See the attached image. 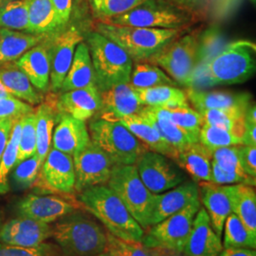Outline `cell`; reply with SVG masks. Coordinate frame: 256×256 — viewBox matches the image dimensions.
<instances>
[{
  "label": "cell",
  "mask_w": 256,
  "mask_h": 256,
  "mask_svg": "<svg viewBox=\"0 0 256 256\" xmlns=\"http://www.w3.org/2000/svg\"><path fill=\"white\" fill-rule=\"evenodd\" d=\"M36 154V114L30 112L22 117L16 164Z\"/></svg>",
  "instance_id": "42"
},
{
  "label": "cell",
  "mask_w": 256,
  "mask_h": 256,
  "mask_svg": "<svg viewBox=\"0 0 256 256\" xmlns=\"http://www.w3.org/2000/svg\"><path fill=\"white\" fill-rule=\"evenodd\" d=\"M0 82L10 96L28 104H39L42 97L16 64H4L0 68Z\"/></svg>",
  "instance_id": "30"
},
{
  "label": "cell",
  "mask_w": 256,
  "mask_h": 256,
  "mask_svg": "<svg viewBox=\"0 0 256 256\" xmlns=\"http://www.w3.org/2000/svg\"><path fill=\"white\" fill-rule=\"evenodd\" d=\"M95 30L122 48L132 60L140 62L148 60L180 36L184 30L120 26L99 20L95 24Z\"/></svg>",
  "instance_id": "3"
},
{
  "label": "cell",
  "mask_w": 256,
  "mask_h": 256,
  "mask_svg": "<svg viewBox=\"0 0 256 256\" xmlns=\"http://www.w3.org/2000/svg\"><path fill=\"white\" fill-rule=\"evenodd\" d=\"M124 128L142 142L148 150L158 152L172 158L174 162L176 152L162 137L153 124L140 114H134L117 120Z\"/></svg>",
  "instance_id": "27"
},
{
  "label": "cell",
  "mask_w": 256,
  "mask_h": 256,
  "mask_svg": "<svg viewBox=\"0 0 256 256\" xmlns=\"http://www.w3.org/2000/svg\"><path fill=\"white\" fill-rule=\"evenodd\" d=\"M80 192L79 202L84 208L100 220L110 234L126 241L142 242L144 230L108 185L93 186Z\"/></svg>",
  "instance_id": "2"
},
{
  "label": "cell",
  "mask_w": 256,
  "mask_h": 256,
  "mask_svg": "<svg viewBox=\"0 0 256 256\" xmlns=\"http://www.w3.org/2000/svg\"><path fill=\"white\" fill-rule=\"evenodd\" d=\"M223 246L227 248H256V238L252 236L238 216L230 212L224 223Z\"/></svg>",
  "instance_id": "39"
},
{
  "label": "cell",
  "mask_w": 256,
  "mask_h": 256,
  "mask_svg": "<svg viewBox=\"0 0 256 256\" xmlns=\"http://www.w3.org/2000/svg\"><path fill=\"white\" fill-rule=\"evenodd\" d=\"M41 162L36 154L16 165L10 174V184L16 190H25L36 182L41 169Z\"/></svg>",
  "instance_id": "43"
},
{
  "label": "cell",
  "mask_w": 256,
  "mask_h": 256,
  "mask_svg": "<svg viewBox=\"0 0 256 256\" xmlns=\"http://www.w3.org/2000/svg\"><path fill=\"white\" fill-rule=\"evenodd\" d=\"M54 8L60 27L66 26L72 14L74 0H50Z\"/></svg>",
  "instance_id": "54"
},
{
  "label": "cell",
  "mask_w": 256,
  "mask_h": 256,
  "mask_svg": "<svg viewBox=\"0 0 256 256\" xmlns=\"http://www.w3.org/2000/svg\"><path fill=\"white\" fill-rule=\"evenodd\" d=\"M198 189L200 200L210 218L212 228L221 238L224 223L232 212L228 187L210 182H200Z\"/></svg>",
  "instance_id": "22"
},
{
  "label": "cell",
  "mask_w": 256,
  "mask_h": 256,
  "mask_svg": "<svg viewBox=\"0 0 256 256\" xmlns=\"http://www.w3.org/2000/svg\"><path fill=\"white\" fill-rule=\"evenodd\" d=\"M198 200H200L198 183L194 180L184 182L166 192L154 194L150 227L182 210Z\"/></svg>",
  "instance_id": "17"
},
{
  "label": "cell",
  "mask_w": 256,
  "mask_h": 256,
  "mask_svg": "<svg viewBox=\"0 0 256 256\" xmlns=\"http://www.w3.org/2000/svg\"><path fill=\"white\" fill-rule=\"evenodd\" d=\"M178 9L192 14L198 19L205 14L212 0H164Z\"/></svg>",
  "instance_id": "51"
},
{
  "label": "cell",
  "mask_w": 256,
  "mask_h": 256,
  "mask_svg": "<svg viewBox=\"0 0 256 256\" xmlns=\"http://www.w3.org/2000/svg\"><path fill=\"white\" fill-rule=\"evenodd\" d=\"M22 128V118L14 122L9 142L0 160V196L10 191L9 174L16 164L18 154L19 140Z\"/></svg>",
  "instance_id": "38"
},
{
  "label": "cell",
  "mask_w": 256,
  "mask_h": 256,
  "mask_svg": "<svg viewBox=\"0 0 256 256\" xmlns=\"http://www.w3.org/2000/svg\"><path fill=\"white\" fill-rule=\"evenodd\" d=\"M243 146H256V106L252 102L245 113V132L242 137Z\"/></svg>",
  "instance_id": "52"
},
{
  "label": "cell",
  "mask_w": 256,
  "mask_h": 256,
  "mask_svg": "<svg viewBox=\"0 0 256 256\" xmlns=\"http://www.w3.org/2000/svg\"><path fill=\"white\" fill-rule=\"evenodd\" d=\"M9 1H12V0H0V6L5 4V3H7V2H9Z\"/></svg>",
  "instance_id": "59"
},
{
  "label": "cell",
  "mask_w": 256,
  "mask_h": 256,
  "mask_svg": "<svg viewBox=\"0 0 256 256\" xmlns=\"http://www.w3.org/2000/svg\"><path fill=\"white\" fill-rule=\"evenodd\" d=\"M232 212L236 214L252 236L256 238V194L246 184L227 185Z\"/></svg>",
  "instance_id": "28"
},
{
  "label": "cell",
  "mask_w": 256,
  "mask_h": 256,
  "mask_svg": "<svg viewBox=\"0 0 256 256\" xmlns=\"http://www.w3.org/2000/svg\"><path fill=\"white\" fill-rule=\"evenodd\" d=\"M254 72V45L246 41L234 42L224 46L196 68L192 88L241 84L248 80Z\"/></svg>",
  "instance_id": "1"
},
{
  "label": "cell",
  "mask_w": 256,
  "mask_h": 256,
  "mask_svg": "<svg viewBox=\"0 0 256 256\" xmlns=\"http://www.w3.org/2000/svg\"><path fill=\"white\" fill-rule=\"evenodd\" d=\"M245 110H208L200 112L203 124L225 129L238 137L245 132Z\"/></svg>",
  "instance_id": "36"
},
{
  "label": "cell",
  "mask_w": 256,
  "mask_h": 256,
  "mask_svg": "<svg viewBox=\"0 0 256 256\" xmlns=\"http://www.w3.org/2000/svg\"><path fill=\"white\" fill-rule=\"evenodd\" d=\"M108 186L144 230L150 228L154 194L142 182L136 165H114Z\"/></svg>",
  "instance_id": "6"
},
{
  "label": "cell",
  "mask_w": 256,
  "mask_h": 256,
  "mask_svg": "<svg viewBox=\"0 0 256 256\" xmlns=\"http://www.w3.org/2000/svg\"><path fill=\"white\" fill-rule=\"evenodd\" d=\"M45 34H32L8 28H0V64L16 61L28 50L38 45Z\"/></svg>",
  "instance_id": "29"
},
{
  "label": "cell",
  "mask_w": 256,
  "mask_h": 256,
  "mask_svg": "<svg viewBox=\"0 0 256 256\" xmlns=\"http://www.w3.org/2000/svg\"><path fill=\"white\" fill-rule=\"evenodd\" d=\"M136 92L140 101L144 106L162 108L189 104L186 92L174 86H158L149 88L136 90Z\"/></svg>",
  "instance_id": "34"
},
{
  "label": "cell",
  "mask_w": 256,
  "mask_h": 256,
  "mask_svg": "<svg viewBox=\"0 0 256 256\" xmlns=\"http://www.w3.org/2000/svg\"><path fill=\"white\" fill-rule=\"evenodd\" d=\"M218 256H256L254 248H227L221 250Z\"/></svg>",
  "instance_id": "56"
},
{
  "label": "cell",
  "mask_w": 256,
  "mask_h": 256,
  "mask_svg": "<svg viewBox=\"0 0 256 256\" xmlns=\"http://www.w3.org/2000/svg\"><path fill=\"white\" fill-rule=\"evenodd\" d=\"M30 104L12 96L0 97V119H21L32 111Z\"/></svg>",
  "instance_id": "48"
},
{
  "label": "cell",
  "mask_w": 256,
  "mask_h": 256,
  "mask_svg": "<svg viewBox=\"0 0 256 256\" xmlns=\"http://www.w3.org/2000/svg\"><path fill=\"white\" fill-rule=\"evenodd\" d=\"M90 136L114 165H132L147 147L118 120H96L90 122Z\"/></svg>",
  "instance_id": "7"
},
{
  "label": "cell",
  "mask_w": 256,
  "mask_h": 256,
  "mask_svg": "<svg viewBox=\"0 0 256 256\" xmlns=\"http://www.w3.org/2000/svg\"><path fill=\"white\" fill-rule=\"evenodd\" d=\"M149 108L158 115L171 120L174 124L183 129L190 138L192 144L198 142L200 132L203 124V118L202 114L192 108L189 104L172 106Z\"/></svg>",
  "instance_id": "31"
},
{
  "label": "cell",
  "mask_w": 256,
  "mask_h": 256,
  "mask_svg": "<svg viewBox=\"0 0 256 256\" xmlns=\"http://www.w3.org/2000/svg\"><path fill=\"white\" fill-rule=\"evenodd\" d=\"M198 34L174 38L152 55L148 59L149 63L160 68L174 82L192 88L198 66Z\"/></svg>",
  "instance_id": "8"
},
{
  "label": "cell",
  "mask_w": 256,
  "mask_h": 256,
  "mask_svg": "<svg viewBox=\"0 0 256 256\" xmlns=\"http://www.w3.org/2000/svg\"><path fill=\"white\" fill-rule=\"evenodd\" d=\"M252 3H256V0H250Z\"/></svg>",
  "instance_id": "62"
},
{
  "label": "cell",
  "mask_w": 256,
  "mask_h": 256,
  "mask_svg": "<svg viewBox=\"0 0 256 256\" xmlns=\"http://www.w3.org/2000/svg\"><path fill=\"white\" fill-rule=\"evenodd\" d=\"M52 135V147L68 155L74 156L88 146L92 140L84 120L61 113Z\"/></svg>",
  "instance_id": "21"
},
{
  "label": "cell",
  "mask_w": 256,
  "mask_h": 256,
  "mask_svg": "<svg viewBox=\"0 0 256 256\" xmlns=\"http://www.w3.org/2000/svg\"><path fill=\"white\" fill-rule=\"evenodd\" d=\"M223 48V36L218 30L212 28L206 30L204 32L198 34V68L216 54Z\"/></svg>",
  "instance_id": "46"
},
{
  "label": "cell",
  "mask_w": 256,
  "mask_h": 256,
  "mask_svg": "<svg viewBox=\"0 0 256 256\" xmlns=\"http://www.w3.org/2000/svg\"><path fill=\"white\" fill-rule=\"evenodd\" d=\"M108 256V254H106V252H102V254H99V256Z\"/></svg>",
  "instance_id": "61"
},
{
  "label": "cell",
  "mask_w": 256,
  "mask_h": 256,
  "mask_svg": "<svg viewBox=\"0 0 256 256\" xmlns=\"http://www.w3.org/2000/svg\"><path fill=\"white\" fill-rule=\"evenodd\" d=\"M221 250V238L212 228L210 218L205 208L200 206L194 216L183 254L186 256H218Z\"/></svg>",
  "instance_id": "19"
},
{
  "label": "cell",
  "mask_w": 256,
  "mask_h": 256,
  "mask_svg": "<svg viewBox=\"0 0 256 256\" xmlns=\"http://www.w3.org/2000/svg\"><path fill=\"white\" fill-rule=\"evenodd\" d=\"M28 0H12L0 6V28L27 32Z\"/></svg>",
  "instance_id": "40"
},
{
  "label": "cell",
  "mask_w": 256,
  "mask_h": 256,
  "mask_svg": "<svg viewBox=\"0 0 256 256\" xmlns=\"http://www.w3.org/2000/svg\"><path fill=\"white\" fill-rule=\"evenodd\" d=\"M84 1V0H74V2H75V4H77V5H81Z\"/></svg>",
  "instance_id": "58"
},
{
  "label": "cell",
  "mask_w": 256,
  "mask_h": 256,
  "mask_svg": "<svg viewBox=\"0 0 256 256\" xmlns=\"http://www.w3.org/2000/svg\"><path fill=\"white\" fill-rule=\"evenodd\" d=\"M75 210L72 202L54 194H28L18 204L20 216L45 223L60 220Z\"/></svg>",
  "instance_id": "15"
},
{
  "label": "cell",
  "mask_w": 256,
  "mask_h": 256,
  "mask_svg": "<svg viewBox=\"0 0 256 256\" xmlns=\"http://www.w3.org/2000/svg\"><path fill=\"white\" fill-rule=\"evenodd\" d=\"M82 41V36L75 27L70 28L55 37L52 46L50 48V82L52 92L61 90L64 77L72 63L76 46Z\"/></svg>",
  "instance_id": "14"
},
{
  "label": "cell",
  "mask_w": 256,
  "mask_h": 256,
  "mask_svg": "<svg viewBox=\"0 0 256 256\" xmlns=\"http://www.w3.org/2000/svg\"><path fill=\"white\" fill-rule=\"evenodd\" d=\"M36 186L42 190L58 194L75 191V171L72 156L50 148L40 169Z\"/></svg>",
  "instance_id": "13"
},
{
  "label": "cell",
  "mask_w": 256,
  "mask_h": 256,
  "mask_svg": "<svg viewBox=\"0 0 256 256\" xmlns=\"http://www.w3.org/2000/svg\"><path fill=\"white\" fill-rule=\"evenodd\" d=\"M186 96L194 110L202 112L208 110H247L252 102L250 94L246 92L226 90H202L198 88H187Z\"/></svg>",
  "instance_id": "20"
},
{
  "label": "cell",
  "mask_w": 256,
  "mask_h": 256,
  "mask_svg": "<svg viewBox=\"0 0 256 256\" xmlns=\"http://www.w3.org/2000/svg\"><path fill=\"white\" fill-rule=\"evenodd\" d=\"M101 106V92L97 86L64 92L57 102L61 113L84 122L100 111Z\"/></svg>",
  "instance_id": "23"
},
{
  "label": "cell",
  "mask_w": 256,
  "mask_h": 256,
  "mask_svg": "<svg viewBox=\"0 0 256 256\" xmlns=\"http://www.w3.org/2000/svg\"><path fill=\"white\" fill-rule=\"evenodd\" d=\"M16 120L0 119V160L9 142L12 126Z\"/></svg>",
  "instance_id": "55"
},
{
  "label": "cell",
  "mask_w": 256,
  "mask_h": 256,
  "mask_svg": "<svg viewBox=\"0 0 256 256\" xmlns=\"http://www.w3.org/2000/svg\"><path fill=\"white\" fill-rule=\"evenodd\" d=\"M1 223H2V216H1V212H0V229H1Z\"/></svg>",
  "instance_id": "60"
},
{
  "label": "cell",
  "mask_w": 256,
  "mask_h": 256,
  "mask_svg": "<svg viewBox=\"0 0 256 256\" xmlns=\"http://www.w3.org/2000/svg\"><path fill=\"white\" fill-rule=\"evenodd\" d=\"M238 153L240 164L244 172L256 178V146H238Z\"/></svg>",
  "instance_id": "53"
},
{
  "label": "cell",
  "mask_w": 256,
  "mask_h": 256,
  "mask_svg": "<svg viewBox=\"0 0 256 256\" xmlns=\"http://www.w3.org/2000/svg\"><path fill=\"white\" fill-rule=\"evenodd\" d=\"M144 0H88L92 12L99 20H106L134 9Z\"/></svg>",
  "instance_id": "45"
},
{
  "label": "cell",
  "mask_w": 256,
  "mask_h": 256,
  "mask_svg": "<svg viewBox=\"0 0 256 256\" xmlns=\"http://www.w3.org/2000/svg\"><path fill=\"white\" fill-rule=\"evenodd\" d=\"M174 162L196 182H210L212 151L200 142L190 144L178 152Z\"/></svg>",
  "instance_id": "25"
},
{
  "label": "cell",
  "mask_w": 256,
  "mask_h": 256,
  "mask_svg": "<svg viewBox=\"0 0 256 256\" xmlns=\"http://www.w3.org/2000/svg\"><path fill=\"white\" fill-rule=\"evenodd\" d=\"M90 86H97L95 72L88 46L82 41L76 46L72 63L60 90L70 92Z\"/></svg>",
  "instance_id": "26"
},
{
  "label": "cell",
  "mask_w": 256,
  "mask_h": 256,
  "mask_svg": "<svg viewBox=\"0 0 256 256\" xmlns=\"http://www.w3.org/2000/svg\"><path fill=\"white\" fill-rule=\"evenodd\" d=\"M28 14L27 32L46 34L60 27L50 0H28Z\"/></svg>",
  "instance_id": "32"
},
{
  "label": "cell",
  "mask_w": 256,
  "mask_h": 256,
  "mask_svg": "<svg viewBox=\"0 0 256 256\" xmlns=\"http://www.w3.org/2000/svg\"><path fill=\"white\" fill-rule=\"evenodd\" d=\"M155 250L156 256H186L183 252H178L173 250H165L160 248H153Z\"/></svg>",
  "instance_id": "57"
},
{
  "label": "cell",
  "mask_w": 256,
  "mask_h": 256,
  "mask_svg": "<svg viewBox=\"0 0 256 256\" xmlns=\"http://www.w3.org/2000/svg\"><path fill=\"white\" fill-rule=\"evenodd\" d=\"M72 214L62 218L52 234L64 254L97 256L104 252L108 234L94 220Z\"/></svg>",
  "instance_id": "4"
},
{
  "label": "cell",
  "mask_w": 256,
  "mask_h": 256,
  "mask_svg": "<svg viewBox=\"0 0 256 256\" xmlns=\"http://www.w3.org/2000/svg\"><path fill=\"white\" fill-rule=\"evenodd\" d=\"M56 110L50 102L42 104L36 114V155L41 164L46 160V155L52 148V133L56 120Z\"/></svg>",
  "instance_id": "35"
},
{
  "label": "cell",
  "mask_w": 256,
  "mask_h": 256,
  "mask_svg": "<svg viewBox=\"0 0 256 256\" xmlns=\"http://www.w3.org/2000/svg\"><path fill=\"white\" fill-rule=\"evenodd\" d=\"M75 171V191L97 185H106L110 180L112 167L110 158L92 142L80 152L72 156Z\"/></svg>",
  "instance_id": "12"
},
{
  "label": "cell",
  "mask_w": 256,
  "mask_h": 256,
  "mask_svg": "<svg viewBox=\"0 0 256 256\" xmlns=\"http://www.w3.org/2000/svg\"><path fill=\"white\" fill-rule=\"evenodd\" d=\"M212 160L227 172L236 173V174H240L243 176H250L244 172L241 164H240L238 146L220 147V148L212 150Z\"/></svg>",
  "instance_id": "47"
},
{
  "label": "cell",
  "mask_w": 256,
  "mask_h": 256,
  "mask_svg": "<svg viewBox=\"0 0 256 256\" xmlns=\"http://www.w3.org/2000/svg\"><path fill=\"white\" fill-rule=\"evenodd\" d=\"M155 126L160 135L164 138L169 146L178 153L183 148L192 144L187 133L171 120L158 115L149 106H144L138 113Z\"/></svg>",
  "instance_id": "33"
},
{
  "label": "cell",
  "mask_w": 256,
  "mask_h": 256,
  "mask_svg": "<svg viewBox=\"0 0 256 256\" xmlns=\"http://www.w3.org/2000/svg\"><path fill=\"white\" fill-rule=\"evenodd\" d=\"M198 142L210 151L220 147L236 146L243 144L242 138L232 132L206 124H203L200 128Z\"/></svg>",
  "instance_id": "41"
},
{
  "label": "cell",
  "mask_w": 256,
  "mask_h": 256,
  "mask_svg": "<svg viewBox=\"0 0 256 256\" xmlns=\"http://www.w3.org/2000/svg\"><path fill=\"white\" fill-rule=\"evenodd\" d=\"M104 252L110 256H156L153 248L146 247L142 242L126 241L108 234Z\"/></svg>",
  "instance_id": "44"
},
{
  "label": "cell",
  "mask_w": 256,
  "mask_h": 256,
  "mask_svg": "<svg viewBox=\"0 0 256 256\" xmlns=\"http://www.w3.org/2000/svg\"><path fill=\"white\" fill-rule=\"evenodd\" d=\"M196 18L164 0H144L134 9L106 20V23L151 28H182L192 25Z\"/></svg>",
  "instance_id": "9"
},
{
  "label": "cell",
  "mask_w": 256,
  "mask_h": 256,
  "mask_svg": "<svg viewBox=\"0 0 256 256\" xmlns=\"http://www.w3.org/2000/svg\"><path fill=\"white\" fill-rule=\"evenodd\" d=\"M129 84L136 90L149 88L158 86H174L176 82L156 64L149 62H137L132 68Z\"/></svg>",
  "instance_id": "37"
},
{
  "label": "cell",
  "mask_w": 256,
  "mask_h": 256,
  "mask_svg": "<svg viewBox=\"0 0 256 256\" xmlns=\"http://www.w3.org/2000/svg\"><path fill=\"white\" fill-rule=\"evenodd\" d=\"M200 208V200H194L182 210L151 226L144 232L142 243L146 247L183 252Z\"/></svg>",
  "instance_id": "10"
},
{
  "label": "cell",
  "mask_w": 256,
  "mask_h": 256,
  "mask_svg": "<svg viewBox=\"0 0 256 256\" xmlns=\"http://www.w3.org/2000/svg\"><path fill=\"white\" fill-rule=\"evenodd\" d=\"M52 234L48 223L23 216L10 220L0 229V240L4 244L20 247H36Z\"/></svg>",
  "instance_id": "16"
},
{
  "label": "cell",
  "mask_w": 256,
  "mask_h": 256,
  "mask_svg": "<svg viewBox=\"0 0 256 256\" xmlns=\"http://www.w3.org/2000/svg\"><path fill=\"white\" fill-rule=\"evenodd\" d=\"M86 45L92 56L96 84L100 92L129 82L133 62L122 48L97 32L88 34Z\"/></svg>",
  "instance_id": "5"
},
{
  "label": "cell",
  "mask_w": 256,
  "mask_h": 256,
  "mask_svg": "<svg viewBox=\"0 0 256 256\" xmlns=\"http://www.w3.org/2000/svg\"><path fill=\"white\" fill-rule=\"evenodd\" d=\"M210 182L218 185H234V184H246L256 186V178L250 176H243L236 173H230L223 170L221 167L212 160V174Z\"/></svg>",
  "instance_id": "49"
},
{
  "label": "cell",
  "mask_w": 256,
  "mask_h": 256,
  "mask_svg": "<svg viewBox=\"0 0 256 256\" xmlns=\"http://www.w3.org/2000/svg\"><path fill=\"white\" fill-rule=\"evenodd\" d=\"M142 182L153 194L171 190L186 180V174L166 156L146 150L135 164Z\"/></svg>",
  "instance_id": "11"
},
{
  "label": "cell",
  "mask_w": 256,
  "mask_h": 256,
  "mask_svg": "<svg viewBox=\"0 0 256 256\" xmlns=\"http://www.w3.org/2000/svg\"><path fill=\"white\" fill-rule=\"evenodd\" d=\"M16 64L26 74L37 90L46 92L48 88L50 77V48L38 44L22 55Z\"/></svg>",
  "instance_id": "24"
},
{
  "label": "cell",
  "mask_w": 256,
  "mask_h": 256,
  "mask_svg": "<svg viewBox=\"0 0 256 256\" xmlns=\"http://www.w3.org/2000/svg\"><path fill=\"white\" fill-rule=\"evenodd\" d=\"M0 256H52V250L48 245L43 243L36 247L0 244Z\"/></svg>",
  "instance_id": "50"
},
{
  "label": "cell",
  "mask_w": 256,
  "mask_h": 256,
  "mask_svg": "<svg viewBox=\"0 0 256 256\" xmlns=\"http://www.w3.org/2000/svg\"><path fill=\"white\" fill-rule=\"evenodd\" d=\"M101 92L102 119L117 120L138 114L144 106L140 102L136 90L129 84H120Z\"/></svg>",
  "instance_id": "18"
}]
</instances>
